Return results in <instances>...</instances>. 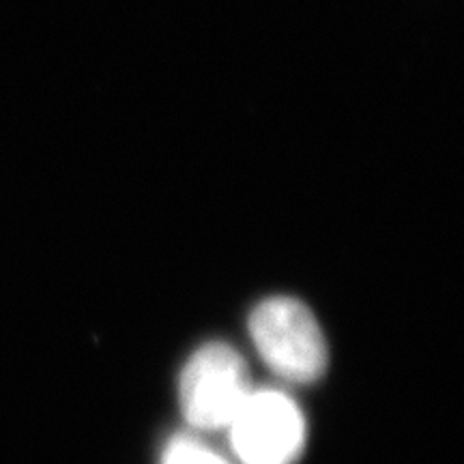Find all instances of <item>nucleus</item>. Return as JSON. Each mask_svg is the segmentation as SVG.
Returning <instances> with one entry per match:
<instances>
[{
    "label": "nucleus",
    "instance_id": "f257e3e1",
    "mask_svg": "<svg viewBox=\"0 0 464 464\" xmlns=\"http://www.w3.org/2000/svg\"><path fill=\"white\" fill-rule=\"evenodd\" d=\"M249 335L271 372L290 382H312L327 370L321 324L297 299L271 297L254 307Z\"/></svg>",
    "mask_w": 464,
    "mask_h": 464
},
{
    "label": "nucleus",
    "instance_id": "f03ea898",
    "mask_svg": "<svg viewBox=\"0 0 464 464\" xmlns=\"http://www.w3.org/2000/svg\"><path fill=\"white\" fill-rule=\"evenodd\" d=\"M247 365L222 342L205 344L185 363L179 402L185 421L196 430H226L252 393Z\"/></svg>",
    "mask_w": 464,
    "mask_h": 464
},
{
    "label": "nucleus",
    "instance_id": "7ed1b4c3",
    "mask_svg": "<svg viewBox=\"0 0 464 464\" xmlns=\"http://www.w3.org/2000/svg\"><path fill=\"white\" fill-rule=\"evenodd\" d=\"M241 464H295L305 448V420L280 390H252L226 428Z\"/></svg>",
    "mask_w": 464,
    "mask_h": 464
},
{
    "label": "nucleus",
    "instance_id": "20e7f679",
    "mask_svg": "<svg viewBox=\"0 0 464 464\" xmlns=\"http://www.w3.org/2000/svg\"><path fill=\"white\" fill-rule=\"evenodd\" d=\"M160 464H228L196 437H177L168 443Z\"/></svg>",
    "mask_w": 464,
    "mask_h": 464
}]
</instances>
